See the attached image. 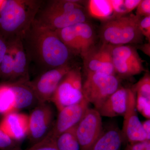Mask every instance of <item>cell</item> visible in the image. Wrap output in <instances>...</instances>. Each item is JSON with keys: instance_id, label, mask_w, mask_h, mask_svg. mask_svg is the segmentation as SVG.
Instances as JSON below:
<instances>
[{"instance_id": "8fae6325", "label": "cell", "mask_w": 150, "mask_h": 150, "mask_svg": "<svg viewBox=\"0 0 150 150\" xmlns=\"http://www.w3.org/2000/svg\"><path fill=\"white\" fill-rule=\"evenodd\" d=\"M123 116L121 132L123 139L127 140L128 143L147 140L142 122L138 116L136 105V94L132 88H128L126 110Z\"/></svg>"}, {"instance_id": "e575fe53", "label": "cell", "mask_w": 150, "mask_h": 150, "mask_svg": "<svg viewBox=\"0 0 150 150\" xmlns=\"http://www.w3.org/2000/svg\"><path fill=\"white\" fill-rule=\"evenodd\" d=\"M142 50L145 54L150 56V43L145 44L142 47Z\"/></svg>"}, {"instance_id": "d6a6232c", "label": "cell", "mask_w": 150, "mask_h": 150, "mask_svg": "<svg viewBox=\"0 0 150 150\" xmlns=\"http://www.w3.org/2000/svg\"><path fill=\"white\" fill-rule=\"evenodd\" d=\"M8 50V43L6 42L4 38L0 36V64L2 61Z\"/></svg>"}, {"instance_id": "ac0fdd59", "label": "cell", "mask_w": 150, "mask_h": 150, "mask_svg": "<svg viewBox=\"0 0 150 150\" xmlns=\"http://www.w3.org/2000/svg\"><path fill=\"white\" fill-rule=\"evenodd\" d=\"M123 141L122 132L117 127L103 129L99 138L89 150H121Z\"/></svg>"}, {"instance_id": "ffe728a7", "label": "cell", "mask_w": 150, "mask_h": 150, "mask_svg": "<svg viewBox=\"0 0 150 150\" xmlns=\"http://www.w3.org/2000/svg\"><path fill=\"white\" fill-rule=\"evenodd\" d=\"M90 14L95 18L105 21L113 18V10L110 1L91 0L88 2Z\"/></svg>"}, {"instance_id": "277c9868", "label": "cell", "mask_w": 150, "mask_h": 150, "mask_svg": "<svg viewBox=\"0 0 150 150\" xmlns=\"http://www.w3.org/2000/svg\"><path fill=\"white\" fill-rule=\"evenodd\" d=\"M140 18L135 15L131 14L105 21L100 31L103 43L118 46L141 43L143 35L139 28Z\"/></svg>"}, {"instance_id": "7a4b0ae2", "label": "cell", "mask_w": 150, "mask_h": 150, "mask_svg": "<svg viewBox=\"0 0 150 150\" xmlns=\"http://www.w3.org/2000/svg\"><path fill=\"white\" fill-rule=\"evenodd\" d=\"M41 2L6 0L0 10V29L11 41L21 38L34 21Z\"/></svg>"}, {"instance_id": "d4e9b609", "label": "cell", "mask_w": 150, "mask_h": 150, "mask_svg": "<svg viewBox=\"0 0 150 150\" xmlns=\"http://www.w3.org/2000/svg\"><path fill=\"white\" fill-rule=\"evenodd\" d=\"M136 105L137 111L147 119H150V99L136 95Z\"/></svg>"}, {"instance_id": "8992f818", "label": "cell", "mask_w": 150, "mask_h": 150, "mask_svg": "<svg viewBox=\"0 0 150 150\" xmlns=\"http://www.w3.org/2000/svg\"><path fill=\"white\" fill-rule=\"evenodd\" d=\"M83 83L80 68L72 69L67 73L59 83L51 99L58 111L84 99Z\"/></svg>"}, {"instance_id": "30bf717a", "label": "cell", "mask_w": 150, "mask_h": 150, "mask_svg": "<svg viewBox=\"0 0 150 150\" xmlns=\"http://www.w3.org/2000/svg\"><path fill=\"white\" fill-rule=\"evenodd\" d=\"M67 64L64 66L47 70L30 84L39 103H49L62 79L71 69Z\"/></svg>"}, {"instance_id": "3957f363", "label": "cell", "mask_w": 150, "mask_h": 150, "mask_svg": "<svg viewBox=\"0 0 150 150\" xmlns=\"http://www.w3.org/2000/svg\"><path fill=\"white\" fill-rule=\"evenodd\" d=\"M86 13L78 1L57 0L51 1L36 14V23L55 30L74 25L86 22Z\"/></svg>"}, {"instance_id": "6da1fadb", "label": "cell", "mask_w": 150, "mask_h": 150, "mask_svg": "<svg viewBox=\"0 0 150 150\" xmlns=\"http://www.w3.org/2000/svg\"><path fill=\"white\" fill-rule=\"evenodd\" d=\"M21 40L28 58L47 70L68 64L71 51L54 30L33 21Z\"/></svg>"}, {"instance_id": "83f0119b", "label": "cell", "mask_w": 150, "mask_h": 150, "mask_svg": "<svg viewBox=\"0 0 150 150\" xmlns=\"http://www.w3.org/2000/svg\"><path fill=\"white\" fill-rule=\"evenodd\" d=\"M113 10V18L126 15L127 13L124 7L123 1L110 0Z\"/></svg>"}, {"instance_id": "9a60e30c", "label": "cell", "mask_w": 150, "mask_h": 150, "mask_svg": "<svg viewBox=\"0 0 150 150\" xmlns=\"http://www.w3.org/2000/svg\"><path fill=\"white\" fill-rule=\"evenodd\" d=\"M8 53L13 59L14 69L11 80H29L28 71V57L21 38L11 40L8 43Z\"/></svg>"}, {"instance_id": "5b68a950", "label": "cell", "mask_w": 150, "mask_h": 150, "mask_svg": "<svg viewBox=\"0 0 150 150\" xmlns=\"http://www.w3.org/2000/svg\"><path fill=\"white\" fill-rule=\"evenodd\" d=\"M83 83L85 99L98 110L103 103L120 86V81L115 75L90 73Z\"/></svg>"}, {"instance_id": "cb8c5ba5", "label": "cell", "mask_w": 150, "mask_h": 150, "mask_svg": "<svg viewBox=\"0 0 150 150\" xmlns=\"http://www.w3.org/2000/svg\"><path fill=\"white\" fill-rule=\"evenodd\" d=\"M13 69V58L7 52L0 64V75L4 78L11 79Z\"/></svg>"}, {"instance_id": "d590c367", "label": "cell", "mask_w": 150, "mask_h": 150, "mask_svg": "<svg viewBox=\"0 0 150 150\" xmlns=\"http://www.w3.org/2000/svg\"><path fill=\"white\" fill-rule=\"evenodd\" d=\"M7 150H23L21 148L20 146H16L12 148V149H10Z\"/></svg>"}, {"instance_id": "d6986e66", "label": "cell", "mask_w": 150, "mask_h": 150, "mask_svg": "<svg viewBox=\"0 0 150 150\" xmlns=\"http://www.w3.org/2000/svg\"><path fill=\"white\" fill-rule=\"evenodd\" d=\"M81 48L80 55L83 58L95 46V34L88 23H81L73 25Z\"/></svg>"}, {"instance_id": "836d02e7", "label": "cell", "mask_w": 150, "mask_h": 150, "mask_svg": "<svg viewBox=\"0 0 150 150\" xmlns=\"http://www.w3.org/2000/svg\"><path fill=\"white\" fill-rule=\"evenodd\" d=\"M143 129L146 136L147 140L150 141V119L142 122Z\"/></svg>"}, {"instance_id": "7c38bea8", "label": "cell", "mask_w": 150, "mask_h": 150, "mask_svg": "<svg viewBox=\"0 0 150 150\" xmlns=\"http://www.w3.org/2000/svg\"><path fill=\"white\" fill-rule=\"evenodd\" d=\"M89 105L84 98L81 102L66 106L59 111L57 119L47 136L55 139L60 134L76 126L89 108Z\"/></svg>"}, {"instance_id": "52a82bcc", "label": "cell", "mask_w": 150, "mask_h": 150, "mask_svg": "<svg viewBox=\"0 0 150 150\" xmlns=\"http://www.w3.org/2000/svg\"><path fill=\"white\" fill-rule=\"evenodd\" d=\"M110 46L115 74L123 77H130L145 71L136 48L128 45Z\"/></svg>"}, {"instance_id": "4fadbf2b", "label": "cell", "mask_w": 150, "mask_h": 150, "mask_svg": "<svg viewBox=\"0 0 150 150\" xmlns=\"http://www.w3.org/2000/svg\"><path fill=\"white\" fill-rule=\"evenodd\" d=\"M83 58L86 74L99 73L108 75H115L110 45L103 43L99 47L95 46Z\"/></svg>"}, {"instance_id": "1f68e13d", "label": "cell", "mask_w": 150, "mask_h": 150, "mask_svg": "<svg viewBox=\"0 0 150 150\" xmlns=\"http://www.w3.org/2000/svg\"><path fill=\"white\" fill-rule=\"evenodd\" d=\"M141 0H125L123 1L124 7L127 13H129L137 8Z\"/></svg>"}, {"instance_id": "f1b7e54d", "label": "cell", "mask_w": 150, "mask_h": 150, "mask_svg": "<svg viewBox=\"0 0 150 150\" xmlns=\"http://www.w3.org/2000/svg\"><path fill=\"white\" fill-rule=\"evenodd\" d=\"M139 28L143 36L150 40V16L140 18L139 23Z\"/></svg>"}, {"instance_id": "4316f807", "label": "cell", "mask_w": 150, "mask_h": 150, "mask_svg": "<svg viewBox=\"0 0 150 150\" xmlns=\"http://www.w3.org/2000/svg\"><path fill=\"white\" fill-rule=\"evenodd\" d=\"M19 145L0 129V150H7Z\"/></svg>"}, {"instance_id": "4dcf8cb0", "label": "cell", "mask_w": 150, "mask_h": 150, "mask_svg": "<svg viewBox=\"0 0 150 150\" xmlns=\"http://www.w3.org/2000/svg\"><path fill=\"white\" fill-rule=\"evenodd\" d=\"M124 150H150V141L128 143Z\"/></svg>"}, {"instance_id": "484cf974", "label": "cell", "mask_w": 150, "mask_h": 150, "mask_svg": "<svg viewBox=\"0 0 150 150\" xmlns=\"http://www.w3.org/2000/svg\"><path fill=\"white\" fill-rule=\"evenodd\" d=\"M23 150H58L55 139L47 136L42 141Z\"/></svg>"}, {"instance_id": "8d00e7d4", "label": "cell", "mask_w": 150, "mask_h": 150, "mask_svg": "<svg viewBox=\"0 0 150 150\" xmlns=\"http://www.w3.org/2000/svg\"><path fill=\"white\" fill-rule=\"evenodd\" d=\"M4 0H0V10H1V8L3 5V3H4Z\"/></svg>"}, {"instance_id": "603a6c76", "label": "cell", "mask_w": 150, "mask_h": 150, "mask_svg": "<svg viewBox=\"0 0 150 150\" xmlns=\"http://www.w3.org/2000/svg\"><path fill=\"white\" fill-rule=\"evenodd\" d=\"M136 95L150 99V76L146 73L132 88Z\"/></svg>"}, {"instance_id": "f546056e", "label": "cell", "mask_w": 150, "mask_h": 150, "mask_svg": "<svg viewBox=\"0 0 150 150\" xmlns=\"http://www.w3.org/2000/svg\"><path fill=\"white\" fill-rule=\"evenodd\" d=\"M137 8V16L141 18L150 16V0H141Z\"/></svg>"}, {"instance_id": "44dd1931", "label": "cell", "mask_w": 150, "mask_h": 150, "mask_svg": "<svg viewBox=\"0 0 150 150\" xmlns=\"http://www.w3.org/2000/svg\"><path fill=\"white\" fill-rule=\"evenodd\" d=\"M76 126L65 131L55 139L58 150H80L76 135Z\"/></svg>"}, {"instance_id": "e0dca14e", "label": "cell", "mask_w": 150, "mask_h": 150, "mask_svg": "<svg viewBox=\"0 0 150 150\" xmlns=\"http://www.w3.org/2000/svg\"><path fill=\"white\" fill-rule=\"evenodd\" d=\"M9 85L15 96L16 111L34 108L40 103L29 80H20Z\"/></svg>"}, {"instance_id": "2e32d148", "label": "cell", "mask_w": 150, "mask_h": 150, "mask_svg": "<svg viewBox=\"0 0 150 150\" xmlns=\"http://www.w3.org/2000/svg\"><path fill=\"white\" fill-rule=\"evenodd\" d=\"M128 88L120 86L97 110L101 116H123L126 112Z\"/></svg>"}, {"instance_id": "9c48e42d", "label": "cell", "mask_w": 150, "mask_h": 150, "mask_svg": "<svg viewBox=\"0 0 150 150\" xmlns=\"http://www.w3.org/2000/svg\"><path fill=\"white\" fill-rule=\"evenodd\" d=\"M101 117L96 109L89 108L76 125L80 150H89L99 138L103 130Z\"/></svg>"}, {"instance_id": "ba28073f", "label": "cell", "mask_w": 150, "mask_h": 150, "mask_svg": "<svg viewBox=\"0 0 150 150\" xmlns=\"http://www.w3.org/2000/svg\"><path fill=\"white\" fill-rule=\"evenodd\" d=\"M55 112L49 103H40L28 115V138L32 145L46 138L54 126Z\"/></svg>"}, {"instance_id": "5bb4252c", "label": "cell", "mask_w": 150, "mask_h": 150, "mask_svg": "<svg viewBox=\"0 0 150 150\" xmlns=\"http://www.w3.org/2000/svg\"><path fill=\"white\" fill-rule=\"evenodd\" d=\"M28 115L13 111L4 115L0 122V129L15 142L19 143L27 137Z\"/></svg>"}, {"instance_id": "7402d4cb", "label": "cell", "mask_w": 150, "mask_h": 150, "mask_svg": "<svg viewBox=\"0 0 150 150\" xmlns=\"http://www.w3.org/2000/svg\"><path fill=\"white\" fill-rule=\"evenodd\" d=\"M15 96L10 85L0 86V114L16 111Z\"/></svg>"}]
</instances>
